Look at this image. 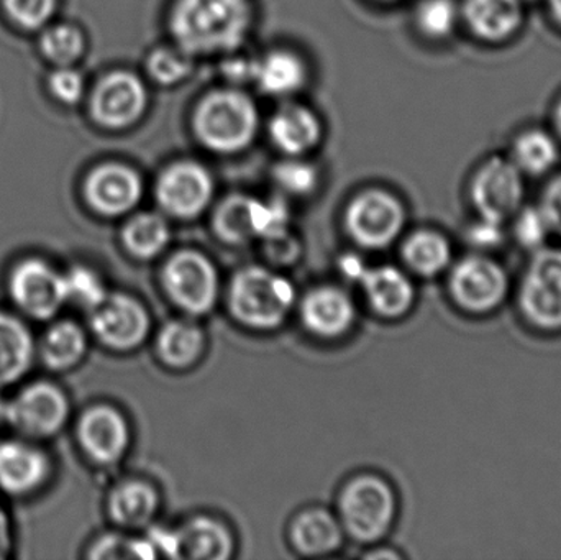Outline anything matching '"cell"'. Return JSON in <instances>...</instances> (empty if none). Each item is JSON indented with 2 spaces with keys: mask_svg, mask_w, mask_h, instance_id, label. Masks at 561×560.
I'll return each instance as SVG.
<instances>
[{
  "mask_svg": "<svg viewBox=\"0 0 561 560\" xmlns=\"http://www.w3.org/2000/svg\"><path fill=\"white\" fill-rule=\"evenodd\" d=\"M250 0H178L171 33L187 56L236 52L252 26Z\"/></svg>",
  "mask_w": 561,
  "mask_h": 560,
  "instance_id": "obj_1",
  "label": "cell"
},
{
  "mask_svg": "<svg viewBox=\"0 0 561 560\" xmlns=\"http://www.w3.org/2000/svg\"><path fill=\"white\" fill-rule=\"evenodd\" d=\"M511 296L520 322L529 331L561 334V243H549L527 255Z\"/></svg>",
  "mask_w": 561,
  "mask_h": 560,
  "instance_id": "obj_2",
  "label": "cell"
},
{
  "mask_svg": "<svg viewBox=\"0 0 561 560\" xmlns=\"http://www.w3.org/2000/svg\"><path fill=\"white\" fill-rule=\"evenodd\" d=\"M513 278L496 255L468 252L454 260L447 272L448 298L471 318L500 311L513 295Z\"/></svg>",
  "mask_w": 561,
  "mask_h": 560,
  "instance_id": "obj_3",
  "label": "cell"
},
{
  "mask_svg": "<svg viewBox=\"0 0 561 560\" xmlns=\"http://www.w3.org/2000/svg\"><path fill=\"white\" fill-rule=\"evenodd\" d=\"M194 130L210 150L236 153L249 147L255 138L259 111L243 92L216 91L197 105Z\"/></svg>",
  "mask_w": 561,
  "mask_h": 560,
  "instance_id": "obj_4",
  "label": "cell"
},
{
  "mask_svg": "<svg viewBox=\"0 0 561 560\" xmlns=\"http://www.w3.org/2000/svg\"><path fill=\"white\" fill-rule=\"evenodd\" d=\"M294 301V289L287 279L263 268L243 270L230 288V306L243 324L272 329L286 318Z\"/></svg>",
  "mask_w": 561,
  "mask_h": 560,
  "instance_id": "obj_5",
  "label": "cell"
},
{
  "mask_svg": "<svg viewBox=\"0 0 561 560\" xmlns=\"http://www.w3.org/2000/svg\"><path fill=\"white\" fill-rule=\"evenodd\" d=\"M468 197L474 216L507 224L526 204V176L510 157L494 155L478 164Z\"/></svg>",
  "mask_w": 561,
  "mask_h": 560,
  "instance_id": "obj_6",
  "label": "cell"
},
{
  "mask_svg": "<svg viewBox=\"0 0 561 560\" xmlns=\"http://www.w3.org/2000/svg\"><path fill=\"white\" fill-rule=\"evenodd\" d=\"M9 295L22 315L49 321L66 305L65 273L38 256H28L13 266Z\"/></svg>",
  "mask_w": 561,
  "mask_h": 560,
  "instance_id": "obj_7",
  "label": "cell"
},
{
  "mask_svg": "<svg viewBox=\"0 0 561 560\" xmlns=\"http://www.w3.org/2000/svg\"><path fill=\"white\" fill-rule=\"evenodd\" d=\"M340 510L350 535L358 541L373 542L388 533L394 519V493L376 477H359L346 487Z\"/></svg>",
  "mask_w": 561,
  "mask_h": 560,
  "instance_id": "obj_8",
  "label": "cell"
},
{
  "mask_svg": "<svg viewBox=\"0 0 561 560\" xmlns=\"http://www.w3.org/2000/svg\"><path fill=\"white\" fill-rule=\"evenodd\" d=\"M68 416L65 391L51 381H33L9 400L7 424L26 439H46L62 430Z\"/></svg>",
  "mask_w": 561,
  "mask_h": 560,
  "instance_id": "obj_9",
  "label": "cell"
},
{
  "mask_svg": "<svg viewBox=\"0 0 561 560\" xmlns=\"http://www.w3.org/2000/svg\"><path fill=\"white\" fill-rule=\"evenodd\" d=\"M404 220V207L386 191H365L346 210L350 233L356 242L369 249H382L394 242Z\"/></svg>",
  "mask_w": 561,
  "mask_h": 560,
  "instance_id": "obj_10",
  "label": "cell"
},
{
  "mask_svg": "<svg viewBox=\"0 0 561 560\" xmlns=\"http://www.w3.org/2000/svg\"><path fill=\"white\" fill-rule=\"evenodd\" d=\"M164 285L171 298L193 315H204L217 298V273L206 256L181 252L164 268Z\"/></svg>",
  "mask_w": 561,
  "mask_h": 560,
  "instance_id": "obj_11",
  "label": "cell"
},
{
  "mask_svg": "<svg viewBox=\"0 0 561 560\" xmlns=\"http://www.w3.org/2000/svg\"><path fill=\"white\" fill-rule=\"evenodd\" d=\"M287 210L278 201L262 203L245 196L227 199L217 210L216 227L222 239L233 243L249 242L255 237H270L283 232Z\"/></svg>",
  "mask_w": 561,
  "mask_h": 560,
  "instance_id": "obj_12",
  "label": "cell"
},
{
  "mask_svg": "<svg viewBox=\"0 0 561 560\" xmlns=\"http://www.w3.org/2000/svg\"><path fill=\"white\" fill-rule=\"evenodd\" d=\"M148 94L140 78L127 71L105 76L92 95V117L102 127L125 128L138 121L147 108Z\"/></svg>",
  "mask_w": 561,
  "mask_h": 560,
  "instance_id": "obj_13",
  "label": "cell"
},
{
  "mask_svg": "<svg viewBox=\"0 0 561 560\" xmlns=\"http://www.w3.org/2000/svg\"><path fill=\"white\" fill-rule=\"evenodd\" d=\"M213 191V178L206 168L181 161L161 174L157 197L171 216L191 219L209 206Z\"/></svg>",
  "mask_w": 561,
  "mask_h": 560,
  "instance_id": "obj_14",
  "label": "cell"
},
{
  "mask_svg": "<svg viewBox=\"0 0 561 560\" xmlns=\"http://www.w3.org/2000/svg\"><path fill=\"white\" fill-rule=\"evenodd\" d=\"M91 328L95 338L114 348L130 351L147 338L150 321L140 302L124 295L108 296L91 311Z\"/></svg>",
  "mask_w": 561,
  "mask_h": 560,
  "instance_id": "obj_15",
  "label": "cell"
},
{
  "mask_svg": "<svg viewBox=\"0 0 561 560\" xmlns=\"http://www.w3.org/2000/svg\"><path fill=\"white\" fill-rule=\"evenodd\" d=\"M78 441L89 459L98 464L118 462L130 443L127 421L114 408H89L78 424Z\"/></svg>",
  "mask_w": 561,
  "mask_h": 560,
  "instance_id": "obj_16",
  "label": "cell"
},
{
  "mask_svg": "<svg viewBox=\"0 0 561 560\" xmlns=\"http://www.w3.org/2000/svg\"><path fill=\"white\" fill-rule=\"evenodd\" d=\"M141 193L140 176L125 164H102L85 181V199L102 216L128 213L137 206Z\"/></svg>",
  "mask_w": 561,
  "mask_h": 560,
  "instance_id": "obj_17",
  "label": "cell"
},
{
  "mask_svg": "<svg viewBox=\"0 0 561 560\" xmlns=\"http://www.w3.org/2000/svg\"><path fill=\"white\" fill-rule=\"evenodd\" d=\"M51 472L48 456L30 441H0V490L23 496L36 492Z\"/></svg>",
  "mask_w": 561,
  "mask_h": 560,
  "instance_id": "obj_18",
  "label": "cell"
},
{
  "mask_svg": "<svg viewBox=\"0 0 561 560\" xmlns=\"http://www.w3.org/2000/svg\"><path fill=\"white\" fill-rule=\"evenodd\" d=\"M345 273L362 282L373 308L386 318L405 315L414 302V285L394 266L368 270L358 260H346Z\"/></svg>",
  "mask_w": 561,
  "mask_h": 560,
  "instance_id": "obj_19",
  "label": "cell"
},
{
  "mask_svg": "<svg viewBox=\"0 0 561 560\" xmlns=\"http://www.w3.org/2000/svg\"><path fill=\"white\" fill-rule=\"evenodd\" d=\"M461 22L474 38L501 43L513 38L524 23L523 0H465Z\"/></svg>",
  "mask_w": 561,
  "mask_h": 560,
  "instance_id": "obj_20",
  "label": "cell"
},
{
  "mask_svg": "<svg viewBox=\"0 0 561 560\" xmlns=\"http://www.w3.org/2000/svg\"><path fill=\"white\" fill-rule=\"evenodd\" d=\"M35 339L12 312L0 311V388L22 380L35 361Z\"/></svg>",
  "mask_w": 561,
  "mask_h": 560,
  "instance_id": "obj_21",
  "label": "cell"
},
{
  "mask_svg": "<svg viewBox=\"0 0 561 560\" xmlns=\"http://www.w3.org/2000/svg\"><path fill=\"white\" fill-rule=\"evenodd\" d=\"M302 318L313 334L336 338L348 331L355 319V308L348 295L336 288H320L307 296Z\"/></svg>",
  "mask_w": 561,
  "mask_h": 560,
  "instance_id": "obj_22",
  "label": "cell"
},
{
  "mask_svg": "<svg viewBox=\"0 0 561 560\" xmlns=\"http://www.w3.org/2000/svg\"><path fill=\"white\" fill-rule=\"evenodd\" d=\"M507 157L524 176H547L559 164L560 140L556 134L546 128H526L514 138Z\"/></svg>",
  "mask_w": 561,
  "mask_h": 560,
  "instance_id": "obj_23",
  "label": "cell"
},
{
  "mask_svg": "<svg viewBox=\"0 0 561 560\" xmlns=\"http://www.w3.org/2000/svg\"><path fill=\"white\" fill-rule=\"evenodd\" d=\"M273 144L290 157L312 150L320 140V122L302 105H286L270 122Z\"/></svg>",
  "mask_w": 561,
  "mask_h": 560,
  "instance_id": "obj_24",
  "label": "cell"
},
{
  "mask_svg": "<svg viewBox=\"0 0 561 560\" xmlns=\"http://www.w3.org/2000/svg\"><path fill=\"white\" fill-rule=\"evenodd\" d=\"M232 552V538L220 523L201 518L176 533V558L222 560Z\"/></svg>",
  "mask_w": 561,
  "mask_h": 560,
  "instance_id": "obj_25",
  "label": "cell"
},
{
  "mask_svg": "<svg viewBox=\"0 0 561 560\" xmlns=\"http://www.w3.org/2000/svg\"><path fill=\"white\" fill-rule=\"evenodd\" d=\"M404 259L412 272L424 278H435L447 273L454 263V247L437 230H419L405 242Z\"/></svg>",
  "mask_w": 561,
  "mask_h": 560,
  "instance_id": "obj_26",
  "label": "cell"
},
{
  "mask_svg": "<svg viewBox=\"0 0 561 560\" xmlns=\"http://www.w3.org/2000/svg\"><path fill=\"white\" fill-rule=\"evenodd\" d=\"M88 338L75 321H56L49 324L39 342L43 364L51 370H68L84 357Z\"/></svg>",
  "mask_w": 561,
  "mask_h": 560,
  "instance_id": "obj_27",
  "label": "cell"
},
{
  "mask_svg": "<svg viewBox=\"0 0 561 560\" xmlns=\"http://www.w3.org/2000/svg\"><path fill=\"white\" fill-rule=\"evenodd\" d=\"M262 91L272 95H289L299 91L306 82V66L294 53H270L256 62L255 78Z\"/></svg>",
  "mask_w": 561,
  "mask_h": 560,
  "instance_id": "obj_28",
  "label": "cell"
},
{
  "mask_svg": "<svg viewBox=\"0 0 561 560\" xmlns=\"http://www.w3.org/2000/svg\"><path fill=\"white\" fill-rule=\"evenodd\" d=\"M290 538L294 546L304 555H325L340 545L342 532L339 523L329 513L310 510L296 519Z\"/></svg>",
  "mask_w": 561,
  "mask_h": 560,
  "instance_id": "obj_29",
  "label": "cell"
},
{
  "mask_svg": "<svg viewBox=\"0 0 561 560\" xmlns=\"http://www.w3.org/2000/svg\"><path fill=\"white\" fill-rule=\"evenodd\" d=\"M108 508L118 525L138 528L153 518L158 508V496L147 483L127 482L112 493Z\"/></svg>",
  "mask_w": 561,
  "mask_h": 560,
  "instance_id": "obj_30",
  "label": "cell"
},
{
  "mask_svg": "<svg viewBox=\"0 0 561 560\" xmlns=\"http://www.w3.org/2000/svg\"><path fill=\"white\" fill-rule=\"evenodd\" d=\"M203 332L190 322H170L158 339L161 358L171 367L193 364L203 351Z\"/></svg>",
  "mask_w": 561,
  "mask_h": 560,
  "instance_id": "obj_31",
  "label": "cell"
},
{
  "mask_svg": "<svg viewBox=\"0 0 561 560\" xmlns=\"http://www.w3.org/2000/svg\"><path fill=\"white\" fill-rule=\"evenodd\" d=\"M124 242L138 259H151L170 242V227L158 214H140L125 226Z\"/></svg>",
  "mask_w": 561,
  "mask_h": 560,
  "instance_id": "obj_32",
  "label": "cell"
},
{
  "mask_svg": "<svg viewBox=\"0 0 561 560\" xmlns=\"http://www.w3.org/2000/svg\"><path fill=\"white\" fill-rule=\"evenodd\" d=\"M507 232H510V242L527 255L543 249L553 240L552 229L537 203L524 204L507 222Z\"/></svg>",
  "mask_w": 561,
  "mask_h": 560,
  "instance_id": "obj_33",
  "label": "cell"
},
{
  "mask_svg": "<svg viewBox=\"0 0 561 560\" xmlns=\"http://www.w3.org/2000/svg\"><path fill=\"white\" fill-rule=\"evenodd\" d=\"M460 22V5L455 0H421L415 9V25L425 38H448Z\"/></svg>",
  "mask_w": 561,
  "mask_h": 560,
  "instance_id": "obj_34",
  "label": "cell"
},
{
  "mask_svg": "<svg viewBox=\"0 0 561 560\" xmlns=\"http://www.w3.org/2000/svg\"><path fill=\"white\" fill-rule=\"evenodd\" d=\"M66 301L92 311L105 298L107 289L98 273L88 266H72L65 273Z\"/></svg>",
  "mask_w": 561,
  "mask_h": 560,
  "instance_id": "obj_35",
  "label": "cell"
},
{
  "mask_svg": "<svg viewBox=\"0 0 561 560\" xmlns=\"http://www.w3.org/2000/svg\"><path fill=\"white\" fill-rule=\"evenodd\" d=\"M470 252L497 255L510 243L507 224L474 216L463 232Z\"/></svg>",
  "mask_w": 561,
  "mask_h": 560,
  "instance_id": "obj_36",
  "label": "cell"
},
{
  "mask_svg": "<svg viewBox=\"0 0 561 560\" xmlns=\"http://www.w3.org/2000/svg\"><path fill=\"white\" fill-rule=\"evenodd\" d=\"M148 75L158 84L171 85L183 81L193 71V61L186 53L158 48L147 59Z\"/></svg>",
  "mask_w": 561,
  "mask_h": 560,
  "instance_id": "obj_37",
  "label": "cell"
},
{
  "mask_svg": "<svg viewBox=\"0 0 561 560\" xmlns=\"http://www.w3.org/2000/svg\"><path fill=\"white\" fill-rule=\"evenodd\" d=\"M82 46L84 42L79 30L68 25L49 28L42 38L43 53L58 65H69L78 59L81 56Z\"/></svg>",
  "mask_w": 561,
  "mask_h": 560,
  "instance_id": "obj_38",
  "label": "cell"
},
{
  "mask_svg": "<svg viewBox=\"0 0 561 560\" xmlns=\"http://www.w3.org/2000/svg\"><path fill=\"white\" fill-rule=\"evenodd\" d=\"M275 180L287 193L304 196V194L312 193L316 190L317 170L306 161H284L276 167Z\"/></svg>",
  "mask_w": 561,
  "mask_h": 560,
  "instance_id": "obj_39",
  "label": "cell"
},
{
  "mask_svg": "<svg viewBox=\"0 0 561 560\" xmlns=\"http://www.w3.org/2000/svg\"><path fill=\"white\" fill-rule=\"evenodd\" d=\"M92 558L95 559H153L154 548L150 542L137 539L104 538L94 546Z\"/></svg>",
  "mask_w": 561,
  "mask_h": 560,
  "instance_id": "obj_40",
  "label": "cell"
},
{
  "mask_svg": "<svg viewBox=\"0 0 561 560\" xmlns=\"http://www.w3.org/2000/svg\"><path fill=\"white\" fill-rule=\"evenodd\" d=\"M7 12L26 28H38L51 16L55 0H3Z\"/></svg>",
  "mask_w": 561,
  "mask_h": 560,
  "instance_id": "obj_41",
  "label": "cell"
},
{
  "mask_svg": "<svg viewBox=\"0 0 561 560\" xmlns=\"http://www.w3.org/2000/svg\"><path fill=\"white\" fill-rule=\"evenodd\" d=\"M537 204L552 229L553 239L561 240V174L547 181Z\"/></svg>",
  "mask_w": 561,
  "mask_h": 560,
  "instance_id": "obj_42",
  "label": "cell"
},
{
  "mask_svg": "<svg viewBox=\"0 0 561 560\" xmlns=\"http://www.w3.org/2000/svg\"><path fill=\"white\" fill-rule=\"evenodd\" d=\"M49 89L58 101L65 104H76L81 99L82 84L81 75L72 71V69H59L49 79Z\"/></svg>",
  "mask_w": 561,
  "mask_h": 560,
  "instance_id": "obj_43",
  "label": "cell"
},
{
  "mask_svg": "<svg viewBox=\"0 0 561 560\" xmlns=\"http://www.w3.org/2000/svg\"><path fill=\"white\" fill-rule=\"evenodd\" d=\"M255 68L256 62L252 65V62L240 59L239 62L232 61L227 65L226 75L236 79V81H245V79L255 78Z\"/></svg>",
  "mask_w": 561,
  "mask_h": 560,
  "instance_id": "obj_44",
  "label": "cell"
},
{
  "mask_svg": "<svg viewBox=\"0 0 561 560\" xmlns=\"http://www.w3.org/2000/svg\"><path fill=\"white\" fill-rule=\"evenodd\" d=\"M550 15L561 26V0H546Z\"/></svg>",
  "mask_w": 561,
  "mask_h": 560,
  "instance_id": "obj_45",
  "label": "cell"
},
{
  "mask_svg": "<svg viewBox=\"0 0 561 560\" xmlns=\"http://www.w3.org/2000/svg\"><path fill=\"white\" fill-rule=\"evenodd\" d=\"M553 128H556L557 138L561 141V95L553 108Z\"/></svg>",
  "mask_w": 561,
  "mask_h": 560,
  "instance_id": "obj_46",
  "label": "cell"
},
{
  "mask_svg": "<svg viewBox=\"0 0 561 560\" xmlns=\"http://www.w3.org/2000/svg\"><path fill=\"white\" fill-rule=\"evenodd\" d=\"M7 418H9V400L0 395V426L7 424Z\"/></svg>",
  "mask_w": 561,
  "mask_h": 560,
  "instance_id": "obj_47",
  "label": "cell"
},
{
  "mask_svg": "<svg viewBox=\"0 0 561 560\" xmlns=\"http://www.w3.org/2000/svg\"><path fill=\"white\" fill-rule=\"evenodd\" d=\"M524 3L526 2H533V0H523Z\"/></svg>",
  "mask_w": 561,
  "mask_h": 560,
  "instance_id": "obj_48",
  "label": "cell"
},
{
  "mask_svg": "<svg viewBox=\"0 0 561 560\" xmlns=\"http://www.w3.org/2000/svg\"><path fill=\"white\" fill-rule=\"evenodd\" d=\"M385 2H394V0H385Z\"/></svg>",
  "mask_w": 561,
  "mask_h": 560,
  "instance_id": "obj_49",
  "label": "cell"
}]
</instances>
